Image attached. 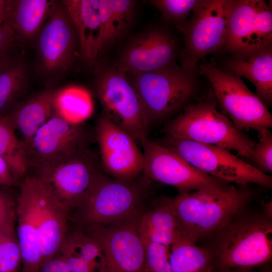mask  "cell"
Here are the masks:
<instances>
[{
  "label": "cell",
  "instance_id": "6da1fadb",
  "mask_svg": "<svg viewBox=\"0 0 272 272\" xmlns=\"http://www.w3.org/2000/svg\"><path fill=\"white\" fill-rule=\"evenodd\" d=\"M203 242L214 272L263 265L271 262L272 219L249 205Z\"/></svg>",
  "mask_w": 272,
  "mask_h": 272
},
{
  "label": "cell",
  "instance_id": "7a4b0ae2",
  "mask_svg": "<svg viewBox=\"0 0 272 272\" xmlns=\"http://www.w3.org/2000/svg\"><path fill=\"white\" fill-rule=\"evenodd\" d=\"M255 196L250 184L227 191H195L172 197L183 235L203 241L236 213L250 205Z\"/></svg>",
  "mask_w": 272,
  "mask_h": 272
},
{
  "label": "cell",
  "instance_id": "3957f363",
  "mask_svg": "<svg viewBox=\"0 0 272 272\" xmlns=\"http://www.w3.org/2000/svg\"><path fill=\"white\" fill-rule=\"evenodd\" d=\"M167 135L236 151L252 160L256 142L236 129L217 109L216 102L203 100L188 104L184 111L164 128Z\"/></svg>",
  "mask_w": 272,
  "mask_h": 272
},
{
  "label": "cell",
  "instance_id": "277c9868",
  "mask_svg": "<svg viewBox=\"0 0 272 272\" xmlns=\"http://www.w3.org/2000/svg\"><path fill=\"white\" fill-rule=\"evenodd\" d=\"M33 43L36 74L48 87H52L70 72L79 55L75 29L62 1H51L48 16Z\"/></svg>",
  "mask_w": 272,
  "mask_h": 272
},
{
  "label": "cell",
  "instance_id": "5b68a950",
  "mask_svg": "<svg viewBox=\"0 0 272 272\" xmlns=\"http://www.w3.org/2000/svg\"><path fill=\"white\" fill-rule=\"evenodd\" d=\"M135 180H119L102 172L77 207L80 222L86 227L108 226L141 217L145 190Z\"/></svg>",
  "mask_w": 272,
  "mask_h": 272
},
{
  "label": "cell",
  "instance_id": "8992f818",
  "mask_svg": "<svg viewBox=\"0 0 272 272\" xmlns=\"http://www.w3.org/2000/svg\"><path fill=\"white\" fill-rule=\"evenodd\" d=\"M125 76L140 99L150 126L185 106L196 90L194 72L175 63L154 72Z\"/></svg>",
  "mask_w": 272,
  "mask_h": 272
},
{
  "label": "cell",
  "instance_id": "52a82bcc",
  "mask_svg": "<svg viewBox=\"0 0 272 272\" xmlns=\"http://www.w3.org/2000/svg\"><path fill=\"white\" fill-rule=\"evenodd\" d=\"M95 71L94 92L102 112L141 144L148 138L150 126L134 88L116 67L98 65Z\"/></svg>",
  "mask_w": 272,
  "mask_h": 272
},
{
  "label": "cell",
  "instance_id": "ba28073f",
  "mask_svg": "<svg viewBox=\"0 0 272 272\" xmlns=\"http://www.w3.org/2000/svg\"><path fill=\"white\" fill-rule=\"evenodd\" d=\"M158 143L208 175L238 185L255 184L267 188L272 187L271 176L245 162L227 149L168 135Z\"/></svg>",
  "mask_w": 272,
  "mask_h": 272
},
{
  "label": "cell",
  "instance_id": "9c48e42d",
  "mask_svg": "<svg viewBox=\"0 0 272 272\" xmlns=\"http://www.w3.org/2000/svg\"><path fill=\"white\" fill-rule=\"evenodd\" d=\"M199 71L211 82L217 100L236 129L258 131L272 127V116L267 107L241 77L209 63L201 64Z\"/></svg>",
  "mask_w": 272,
  "mask_h": 272
},
{
  "label": "cell",
  "instance_id": "30bf717a",
  "mask_svg": "<svg viewBox=\"0 0 272 272\" xmlns=\"http://www.w3.org/2000/svg\"><path fill=\"white\" fill-rule=\"evenodd\" d=\"M141 145L144 158L142 172L148 179L173 186L179 193L227 191L235 187L199 171L171 149L148 138Z\"/></svg>",
  "mask_w": 272,
  "mask_h": 272
},
{
  "label": "cell",
  "instance_id": "8fae6325",
  "mask_svg": "<svg viewBox=\"0 0 272 272\" xmlns=\"http://www.w3.org/2000/svg\"><path fill=\"white\" fill-rule=\"evenodd\" d=\"M233 1H201L187 23L177 26L184 36L181 66L191 72L206 54L224 46Z\"/></svg>",
  "mask_w": 272,
  "mask_h": 272
},
{
  "label": "cell",
  "instance_id": "7c38bea8",
  "mask_svg": "<svg viewBox=\"0 0 272 272\" xmlns=\"http://www.w3.org/2000/svg\"><path fill=\"white\" fill-rule=\"evenodd\" d=\"M37 169L36 176L69 209L78 207L103 171L99 158L87 148Z\"/></svg>",
  "mask_w": 272,
  "mask_h": 272
},
{
  "label": "cell",
  "instance_id": "4fadbf2b",
  "mask_svg": "<svg viewBox=\"0 0 272 272\" xmlns=\"http://www.w3.org/2000/svg\"><path fill=\"white\" fill-rule=\"evenodd\" d=\"M271 6L262 0L233 1L224 46L237 55L270 47Z\"/></svg>",
  "mask_w": 272,
  "mask_h": 272
},
{
  "label": "cell",
  "instance_id": "5bb4252c",
  "mask_svg": "<svg viewBox=\"0 0 272 272\" xmlns=\"http://www.w3.org/2000/svg\"><path fill=\"white\" fill-rule=\"evenodd\" d=\"M140 217L86 227L85 233L103 250L105 272H145V248L138 229Z\"/></svg>",
  "mask_w": 272,
  "mask_h": 272
},
{
  "label": "cell",
  "instance_id": "9a60e30c",
  "mask_svg": "<svg viewBox=\"0 0 272 272\" xmlns=\"http://www.w3.org/2000/svg\"><path fill=\"white\" fill-rule=\"evenodd\" d=\"M95 129L102 171L115 179H135L144 163L143 153L135 142L103 112Z\"/></svg>",
  "mask_w": 272,
  "mask_h": 272
},
{
  "label": "cell",
  "instance_id": "2e32d148",
  "mask_svg": "<svg viewBox=\"0 0 272 272\" xmlns=\"http://www.w3.org/2000/svg\"><path fill=\"white\" fill-rule=\"evenodd\" d=\"M87 132L54 112L27 146L29 167L37 169L72 156L87 148Z\"/></svg>",
  "mask_w": 272,
  "mask_h": 272
},
{
  "label": "cell",
  "instance_id": "e0dca14e",
  "mask_svg": "<svg viewBox=\"0 0 272 272\" xmlns=\"http://www.w3.org/2000/svg\"><path fill=\"white\" fill-rule=\"evenodd\" d=\"M176 45L164 30L153 28L134 37L122 50L116 67L125 75L154 72L175 64Z\"/></svg>",
  "mask_w": 272,
  "mask_h": 272
},
{
  "label": "cell",
  "instance_id": "ac0fdd59",
  "mask_svg": "<svg viewBox=\"0 0 272 272\" xmlns=\"http://www.w3.org/2000/svg\"><path fill=\"white\" fill-rule=\"evenodd\" d=\"M33 179L42 266L56 255L67 234L69 209L36 176Z\"/></svg>",
  "mask_w": 272,
  "mask_h": 272
},
{
  "label": "cell",
  "instance_id": "d6986e66",
  "mask_svg": "<svg viewBox=\"0 0 272 272\" xmlns=\"http://www.w3.org/2000/svg\"><path fill=\"white\" fill-rule=\"evenodd\" d=\"M18 201L16 233L23 272H37L41 266V255L33 176L27 177L21 184Z\"/></svg>",
  "mask_w": 272,
  "mask_h": 272
},
{
  "label": "cell",
  "instance_id": "ffe728a7",
  "mask_svg": "<svg viewBox=\"0 0 272 272\" xmlns=\"http://www.w3.org/2000/svg\"><path fill=\"white\" fill-rule=\"evenodd\" d=\"M74 24L79 56L89 65L99 57V0H63Z\"/></svg>",
  "mask_w": 272,
  "mask_h": 272
},
{
  "label": "cell",
  "instance_id": "44dd1931",
  "mask_svg": "<svg viewBox=\"0 0 272 272\" xmlns=\"http://www.w3.org/2000/svg\"><path fill=\"white\" fill-rule=\"evenodd\" d=\"M138 229L142 240L159 243L170 248L183 235L172 197L164 195L157 197L151 208L142 213Z\"/></svg>",
  "mask_w": 272,
  "mask_h": 272
},
{
  "label": "cell",
  "instance_id": "7402d4cb",
  "mask_svg": "<svg viewBox=\"0 0 272 272\" xmlns=\"http://www.w3.org/2000/svg\"><path fill=\"white\" fill-rule=\"evenodd\" d=\"M51 1L5 0L4 24L21 44L34 42L50 11Z\"/></svg>",
  "mask_w": 272,
  "mask_h": 272
},
{
  "label": "cell",
  "instance_id": "603a6c76",
  "mask_svg": "<svg viewBox=\"0 0 272 272\" xmlns=\"http://www.w3.org/2000/svg\"><path fill=\"white\" fill-rule=\"evenodd\" d=\"M57 90L54 87H47L23 99L6 115L14 128L22 135L26 146L38 129L53 114Z\"/></svg>",
  "mask_w": 272,
  "mask_h": 272
},
{
  "label": "cell",
  "instance_id": "cb8c5ba5",
  "mask_svg": "<svg viewBox=\"0 0 272 272\" xmlns=\"http://www.w3.org/2000/svg\"><path fill=\"white\" fill-rule=\"evenodd\" d=\"M18 50L0 59V115H6L21 102L28 88L29 67Z\"/></svg>",
  "mask_w": 272,
  "mask_h": 272
},
{
  "label": "cell",
  "instance_id": "d4e9b609",
  "mask_svg": "<svg viewBox=\"0 0 272 272\" xmlns=\"http://www.w3.org/2000/svg\"><path fill=\"white\" fill-rule=\"evenodd\" d=\"M56 255L64 260L69 272H105L101 247L84 232L67 234Z\"/></svg>",
  "mask_w": 272,
  "mask_h": 272
},
{
  "label": "cell",
  "instance_id": "484cf974",
  "mask_svg": "<svg viewBox=\"0 0 272 272\" xmlns=\"http://www.w3.org/2000/svg\"><path fill=\"white\" fill-rule=\"evenodd\" d=\"M232 74L250 81L256 95L267 107L272 101V51L271 47L237 56L228 64Z\"/></svg>",
  "mask_w": 272,
  "mask_h": 272
},
{
  "label": "cell",
  "instance_id": "4316f807",
  "mask_svg": "<svg viewBox=\"0 0 272 272\" xmlns=\"http://www.w3.org/2000/svg\"><path fill=\"white\" fill-rule=\"evenodd\" d=\"M169 261L171 272H214L209 252L183 235L170 248Z\"/></svg>",
  "mask_w": 272,
  "mask_h": 272
},
{
  "label": "cell",
  "instance_id": "83f0119b",
  "mask_svg": "<svg viewBox=\"0 0 272 272\" xmlns=\"http://www.w3.org/2000/svg\"><path fill=\"white\" fill-rule=\"evenodd\" d=\"M93 110L90 94L79 86H69L57 90L54 112L69 122L79 124Z\"/></svg>",
  "mask_w": 272,
  "mask_h": 272
},
{
  "label": "cell",
  "instance_id": "f1b7e54d",
  "mask_svg": "<svg viewBox=\"0 0 272 272\" xmlns=\"http://www.w3.org/2000/svg\"><path fill=\"white\" fill-rule=\"evenodd\" d=\"M0 156L15 177L26 174L29 167L27 146L17 138L6 115H0Z\"/></svg>",
  "mask_w": 272,
  "mask_h": 272
},
{
  "label": "cell",
  "instance_id": "f546056e",
  "mask_svg": "<svg viewBox=\"0 0 272 272\" xmlns=\"http://www.w3.org/2000/svg\"><path fill=\"white\" fill-rule=\"evenodd\" d=\"M15 218L0 228V272H15L21 260Z\"/></svg>",
  "mask_w": 272,
  "mask_h": 272
},
{
  "label": "cell",
  "instance_id": "4dcf8cb0",
  "mask_svg": "<svg viewBox=\"0 0 272 272\" xmlns=\"http://www.w3.org/2000/svg\"><path fill=\"white\" fill-rule=\"evenodd\" d=\"M201 1L198 0H153L150 1L162 13L165 19L183 23L189 13L193 12Z\"/></svg>",
  "mask_w": 272,
  "mask_h": 272
},
{
  "label": "cell",
  "instance_id": "1f68e13d",
  "mask_svg": "<svg viewBox=\"0 0 272 272\" xmlns=\"http://www.w3.org/2000/svg\"><path fill=\"white\" fill-rule=\"evenodd\" d=\"M99 56L119 38L113 18L112 0H99Z\"/></svg>",
  "mask_w": 272,
  "mask_h": 272
},
{
  "label": "cell",
  "instance_id": "d6a6232c",
  "mask_svg": "<svg viewBox=\"0 0 272 272\" xmlns=\"http://www.w3.org/2000/svg\"><path fill=\"white\" fill-rule=\"evenodd\" d=\"M142 242L145 252V272H171L169 261L170 248L148 240Z\"/></svg>",
  "mask_w": 272,
  "mask_h": 272
},
{
  "label": "cell",
  "instance_id": "836d02e7",
  "mask_svg": "<svg viewBox=\"0 0 272 272\" xmlns=\"http://www.w3.org/2000/svg\"><path fill=\"white\" fill-rule=\"evenodd\" d=\"M257 132L258 141L253 148L252 161L262 172L271 173L272 133L268 128H263Z\"/></svg>",
  "mask_w": 272,
  "mask_h": 272
},
{
  "label": "cell",
  "instance_id": "e575fe53",
  "mask_svg": "<svg viewBox=\"0 0 272 272\" xmlns=\"http://www.w3.org/2000/svg\"><path fill=\"white\" fill-rule=\"evenodd\" d=\"M112 15L118 37L125 34L133 18L135 2L131 0H112Z\"/></svg>",
  "mask_w": 272,
  "mask_h": 272
},
{
  "label": "cell",
  "instance_id": "d590c367",
  "mask_svg": "<svg viewBox=\"0 0 272 272\" xmlns=\"http://www.w3.org/2000/svg\"><path fill=\"white\" fill-rule=\"evenodd\" d=\"M20 44L10 29L0 23V59L18 48Z\"/></svg>",
  "mask_w": 272,
  "mask_h": 272
},
{
  "label": "cell",
  "instance_id": "8d00e7d4",
  "mask_svg": "<svg viewBox=\"0 0 272 272\" xmlns=\"http://www.w3.org/2000/svg\"><path fill=\"white\" fill-rule=\"evenodd\" d=\"M15 217L11 198L6 193L0 190V228Z\"/></svg>",
  "mask_w": 272,
  "mask_h": 272
},
{
  "label": "cell",
  "instance_id": "74e56055",
  "mask_svg": "<svg viewBox=\"0 0 272 272\" xmlns=\"http://www.w3.org/2000/svg\"><path fill=\"white\" fill-rule=\"evenodd\" d=\"M37 272H69L64 260L58 255L44 263Z\"/></svg>",
  "mask_w": 272,
  "mask_h": 272
},
{
  "label": "cell",
  "instance_id": "f35d334b",
  "mask_svg": "<svg viewBox=\"0 0 272 272\" xmlns=\"http://www.w3.org/2000/svg\"><path fill=\"white\" fill-rule=\"evenodd\" d=\"M15 177L0 156V185L10 186L15 183Z\"/></svg>",
  "mask_w": 272,
  "mask_h": 272
},
{
  "label": "cell",
  "instance_id": "ab89813d",
  "mask_svg": "<svg viewBox=\"0 0 272 272\" xmlns=\"http://www.w3.org/2000/svg\"><path fill=\"white\" fill-rule=\"evenodd\" d=\"M218 272H272L271 262L250 268L235 269Z\"/></svg>",
  "mask_w": 272,
  "mask_h": 272
},
{
  "label": "cell",
  "instance_id": "60d3db41",
  "mask_svg": "<svg viewBox=\"0 0 272 272\" xmlns=\"http://www.w3.org/2000/svg\"><path fill=\"white\" fill-rule=\"evenodd\" d=\"M263 212L269 218L272 219V201L271 199L267 202L263 203L261 205Z\"/></svg>",
  "mask_w": 272,
  "mask_h": 272
},
{
  "label": "cell",
  "instance_id": "b9f144b4",
  "mask_svg": "<svg viewBox=\"0 0 272 272\" xmlns=\"http://www.w3.org/2000/svg\"><path fill=\"white\" fill-rule=\"evenodd\" d=\"M5 0H0V23H4V14Z\"/></svg>",
  "mask_w": 272,
  "mask_h": 272
}]
</instances>
